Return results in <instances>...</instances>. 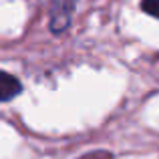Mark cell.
<instances>
[{
	"instance_id": "6da1fadb",
	"label": "cell",
	"mask_w": 159,
	"mask_h": 159,
	"mask_svg": "<svg viewBox=\"0 0 159 159\" xmlns=\"http://www.w3.org/2000/svg\"><path fill=\"white\" fill-rule=\"evenodd\" d=\"M75 8H77V0H51V6H48V28L54 34H61V32H65L69 28Z\"/></svg>"
},
{
	"instance_id": "7a4b0ae2",
	"label": "cell",
	"mask_w": 159,
	"mask_h": 159,
	"mask_svg": "<svg viewBox=\"0 0 159 159\" xmlns=\"http://www.w3.org/2000/svg\"><path fill=\"white\" fill-rule=\"evenodd\" d=\"M20 91H22V85L18 79L6 70H0V103L12 101L20 95Z\"/></svg>"
},
{
	"instance_id": "3957f363",
	"label": "cell",
	"mask_w": 159,
	"mask_h": 159,
	"mask_svg": "<svg viewBox=\"0 0 159 159\" xmlns=\"http://www.w3.org/2000/svg\"><path fill=\"white\" fill-rule=\"evenodd\" d=\"M141 10L153 18H159V0H141Z\"/></svg>"
},
{
	"instance_id": "277c9868",
	"label": "cell",
	"mask_w": 159,
	"mask_h": 159,
	"mask_svg": "<svg viewBox=\"0 0 159 159\" xmlns=\"http://www.w3.org/2000/svg\"><path fill=\"white\" fill-rule=\"evenodd\" d=\"M79 159H113V153L109 151H91L87 155H81Z\"/></svg>"
}]
</instances>
